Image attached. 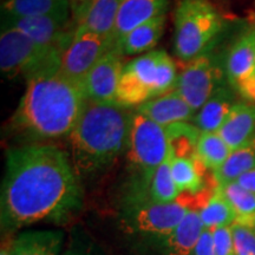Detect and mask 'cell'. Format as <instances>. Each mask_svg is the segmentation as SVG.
Returning <instances> with one entry per match:
<instances>
[{"mask_svg": "<svg viewBox=\"0 0 255 255\" xmlns=\"http://www.w3.org/2000/svg\"><path fill=\"white\" fill-rule=\"evenodd\" d=\"M122 57L113 47L91 69L81 84L87 101L116 103L117 90L124 68Z\"/></svg>", "mask_w": 255, "mask_h": 255, "instance_id": "7c38bea8", "label": "cell"}, {"mask_svg": "<svg viewBox=\"0 0 255 255\" xmlns=\"http://www.w3.org/2000/svg\"><path fill=\"white\" fill-rule=\"evenodd\" d=\"M205 231L200 213L189 210L180 225L167 238L164 247L168 255H194V251Z\"/></svg>", "mask_w": 255, "mask_h": 255, "instance_id": "7402d4cb", "label": "cell"}, {"mask_svg": "<svg viewBox=\"0 0 255 255\" xmlns=\"http://www.w3.org/2000/svg\"><path fill=\"white\" fill-rule=\"evenodd\" d=\"M0 255H12L11 246H2L1 251H0Z\"/></svg>", "mask_w": 255, "mask_h": 255, "instance_id": "d590c367", "label": "cell"}, {"mask_svg": "<svg viewBox=\"0 0 255 255\" xmlns=\"http://www.w3.org/2000/svg\"><path fill=\"white\" fill-rule=\"evenodd\" d=\"M235 104L234 90L222 85L195 114L194 124L201 132H218Z\"/></svg>", "mask_w": 255, "mask_h": 255, "instance_id": "ac0fdd59", "label": "cell"}, {"mask_svg": "<svg viewBox=\"0 0 255 255\" xmlns=\"http://www.w3.org/2000/svg\"><path fill=\"white\" fill-rule=\"evenodd\" d=\"M225 72L233 90L247 103H255V26L244 32L229 50Z\"/></svg>", "mask_w": 255, "mask_h": 255, "instance_id": "30bf717a", "label": "cell"}, {"mask_svg": "<svg viewBox=\"0 0 255 255\" xmlns=\"http://www.w3.org/2000/svg\"><path fill=\"white\" fill-rule=\"evenodd\" d=\"M178 73L175 62L163 50H152L124 65L116 103L139 107L145 102L175 90Z\"/></svg>", "mask_w": 255, "mask_h": 255, "instance_id": "277c9868", "label": "cell"}, {"mask_svg": "<svg viewBox=\"0 0 255 255\" xmlns=\"http://www.w3.org/2000/svg\"><path fill=\"white\" fill-rule=\"evenodd\" d=\"M2 26L23 31L32 39L43 45L64 52L70 45L76 32L73 21H60L47 17H4Z\"/></svg>", "mask_w": 255, "mask_h": 255, "instance_id": "4fadbf2b", "label": "cell"}, {"mask_svg": "<svg viewBox=\"0 0 255 255\" xmlns=\"http://www.w3.org/2000/svg\"><path fill=\"white\" fill-rule=\"evenodd\" d=\"M222 85L223 71L216 59L202 55L188 62L178 75L175 91L196 114Z\"/></svg>", "mask_w": 255, "mask_h": 255, "instance_id": "ba28073f", "label": "cell"}, {"mask_svg": "<svg viewBox=\"0 0 255 255\" xmlns=\"http://www.w3.org/2000/svg\"><path fill=\"white\" fill-rule=\"evenodd\" d=\"M136 110L163 128L177 122H189L195 116V111L175 90L145 102Z\"/></svg>", "mask_w": 255, "mask_h": 255, "instance_id": "2e32d148", "label": "cell"}, {"mask_svg": "<svg viewBox=\"0 0 255 255\" xmlns=\"http://www.w3.org/2000/svg\"><path fill=\"white\" fill-rule=\"evenodd\" d=\"M63 52L43 45L23 31L11 26L1 27L0 69L7 78H28L43 72L59 70Z\"/></svg>", "mask_w": 255, "mask_h": 255, "instance_id": "8992f818", "label": "cell"}, {"mask_svg": "<svg viewBox=\"0 0 255 255\" xmlns=\"http://www.w3.org/2000/svg\"><path fill=\"white\" fill-rule=\"evenodd\" d=\"M62 255H103L100 248L92 244L90 239L84 235L76 234L70 241L68 248L63 252Z\"/></svg>", "mask_w": 255, "mask_h": 255, "instance_id": "4dcf8cb0", "label": "cell"}, {"mask_svg": "<svg viewBox=\"0 0 255 255\" xmlns=\"http://www.w3.org/2000/svg\"><path fill=\"white\" fill-rule=\"evenodd\" d=\"M169 151L176 158H194L201 131L195 124L177 122L165 127Z\"/></svg>", "mask_w": 255, "mask_h": 255, "instance_id": "cb8c5ba5", "label": "cell"}, {"mask_svg": "<svg viewBox=\"0 0 255 255\" xmlns=\"http://www.w3.org/2000/svg\"><path fill=\"white\" fill-rule=\"evenodd\" d=\"M113 47L110 37L76 30L72 41L62 55L59 73L81 85L91 69Z\"/></svg>", "mask_w": 255, "mask_h": 255, "instance_id": "9c48e42d", "label": "cell"}, {"mask_svg": "<svg viewBox=\"0 0 255 255\" xmlns=\"http://www.w3.org/2000/svg\"><path fill=\"white\" fill-rule=\"evenodd\" d=\"M189 209L178 201L170 203L143 202L130 213V226L133 231L146 235L167 238L180 225Z\"/></svg>", "mask_w": 255, "mask_h": 255, "instance_id": "8fae6325", "label": "cell"}, {"mask_svg": "<svg viewBox=\"0 0 255 255\" xmlns=\"http://www.w3.org/2000/svg\"><path fill=\"white\" fill-rule=\"evenodd\" d=\"M206 170L207 168L196 156L194 158H176L171 156V174L180 194H197L207 188Z\"/></svg>", "mask_w": 255, "mask_h": 255, "instance_id": "603a6c76", "label": "cell"}, {"mask_svg": "<svg viewBox=\"0 0 255 255\" xmlns=\"http://www.w3.org/2000/svg\"><path fill=\"white\" fill-rule=\"evenodd\" d=\"M194 255H216L212 231L208 229L203 231L194 251Z\"/></svg>", "mask_w": 255, "mask_h": 255, "instance_id": "d6a6232c", "label": "cell"}, {"mask_svg": "<svg viewBox=\"0 0 255 255\" xmlns=\"http://www.w3.org/2000/svg\"><path fill=\"white\" fill-rule=\"evenodd\" d=\"M199 213L205 229L212 232L218 228L231 227L237 220L231 203L223 195L221 188L219 186L213 196L210 197L208 202L203 206V208Z\"/></svg>", "mask_w": 255, "mask_h": 255, "instance_id": "484cf974", "label": "cell"}, {"mask_svg": "<svg viewBox=\"0 0 255 255\" xmlns=\"http://www.w3.org/2000/svg\"><path fill=\"white\" fill-rule=\"evenodd\" d=\"M235 182H237L239 186L245 188V189L250 190L252 193L255 194V168H253L250 171H247L246 174L241 175Z\"/></svg>", "mask_w": 255, "mask_h": 255, "instance_id": "836d02e7", "label": "cell"}, {"mask_svg": "<svg viewBox=\"0 0 255 255\" xmlns=\"http://www.w3.org/2000/svg\"><path fill=\"white\" fill-rule=\"evenodd\" d=\"M180 196L176 184L171 174V155L156 169L149 187V202L170 203Z\"/></svg>", "mask_w": 255, "mask_h": 255, "instance_id": "f1b7e54d", "label": "cell"}, {"mask_svg": "<svg viewBox=\"0 0 255 255\" xmlns=\"http://www.w3.org/2000/svg\"><path fill=\"white\" fill-rule=\"evenodd\" d=\"M169 2L170 0H121L113 33L114 47L133 28L165 14Z\"/></svg>", "mask_w": 255, "mask_h": 255, "instance_id": "5bb4252c", "label": "cell"}, {"mask_svg": "<svg viewBox=\"0 0 255 255\" xmlns=\"http://www.w3.org/2000/svg\"><path fill=\"white\" fill-rule=\"evenodd\" d=\"M237 255H255V227L233 223L231 226Z\"/></svg>", "mask_w": 255, "mask_h": 255, "instance_id": "f546056e", "label": "cell"}, {"mask_svg": "<svg viewBox=\"0 0 255 255\" xmlns=\"http://www.w3.org/2000/svg\"><path fill=\"white\" fill-rule=\"evenodd\" d=\"M255 168V143L246 148L238 149L231 152L227 161L216 171H213L218 186L235 182L241 175Z\"/></svg>", "mask_w": 255, "mask_h": 255, "instance_id": "d4e9b609", "label": "cell"}, {"mask_svg": "<svg viewBox=\"0 0 255 255\" xmlns=\"http://www.w3.org/2000/svg\"><path fill=\"white\" fill-rule=\"evenodd\" d=\"M120 2L121 0H88L82 13L75 20L76 30L113 39Z\"/></svg>", "mask_w": 255, "mask_h": 255, "instance_id": "e0dca14e", "label": "cell"}, {"mask_svg": "<svg viewBox=\"0 0 255 255\" xmlns=\"http://www.w3.org/2000/svg\"><path fill=\"white\" fill-rule=\"evenodd\" d=\"M174 52L183 62L206 55L223 27V19L209 0H180L175 9Z\"/></svg>", "mask_w": 255, "mask_h": 255, "instance_id": "5b68a950", "label": "cell"}, {"mask_svg": "<svg viewBox=\"0 0 255 255\" xmlns=\"http://www.w3.org/2000/svg\"><path fill=\"white\" fill-rule=\"evenodd\" d=\"M216 255H237L231 227H222L213 231Z\"/></svg>", "mask_w": 255, "mask_h": 255, "instance_id": "1f68e13d", "label": "cell"}, {"mask_svg": "<svg viewBox=\"0 0 255 255\" xmlns=\"http://www.w3.org/2000/svg\"><path fill=\"white\" fill-rule=\"evenodd\" d=\"M4 17H47L60 21H73L68 0H6Z\"/></svg>", "mask_w": 255, "mask_h": 255, "instance_id": "d6986e66", "label": "cell"}, {"mask_svg": "<svg viewBox=\"0 0 255 255\" xmlns=\"http://www.w3.org/2000/svg\"><path fill=\"white\" fill-rule=\"evenodd\" d=\"M165 20V14H162L139 25L126 34L114 49L119 51L122 56H135L148 51L150 52L163 34Z\"/></svg>", "mask_w": 255, "mask_h": 255, "instance_id": "44dd1931", "label": "cell"}, {"mask_svg": "<svg viewBox=\"0 0 255 255\" xmlns=\"http://www.w3.org/2000/svg\"><path fill=\"white\" fill-rule=\"evenodd\" d=\"M128 157L137 174V197L149 190L156 169L169 156V144L165 129L154 121L135 110L128 137Z\"/></svg>", "mask_w": 255, "mask_h": 255, "instance_id": "52a82bcc", "label": "cell"}, {"mask_svg": "<svg viewBox=\"0 0 255 255\" xmlns=\"http://www.w3.org/2000/svg\"><path fill=\"white\" fill-rule=\"evenodd\" d=\"M70 11H71V19L75 23V20L79 17V14L82 13L83 8L87 5L88 0H68Z\"/></svg>", "mask_w": 255, "mask_h": 255, "instance_id": "e575fe53", "label": "cell"}, {"mask_svg": "<svg viewBox=\"0 0 255 255\" xmlns=\"http://www.w3.org/2000/svg\"><path fill=\"white\" fill-rule=\"evenodd\" d=\"M231 152L219 132H201L195 156L208 170L216 171L221 168Z\"/></svg>", "mask_w": 255, "mask_h": 255, "instance_id": "4316f807", "label": "cell"}, {"mask_svg": "<svg viewBox=\"0 0 255 255\" xmlns=\"http://www.w3.org/2000/svg\"><path fill=\"white\" fill-rule=\"evenodd\" d=\"M64 233L55 229L28 231L12 241V255H60Z\"/></svg>", "mask_w": 255, "mask_h": 255, "instance_id": "ffe728a7", "label": "cell"}, {"mask_svg": "<svg viewBox=\"0 0 255 255\" xmlns=\"http://www.w3.org/2000/svg\"><path fill=\"white\" fill-rule=\"evenodd\" d=\"M0 196L2 232L38 222H63L82 207L78 174L69 155L52 144L9 149Z\"/></svg>", "mask_w": 255, "mask_h": 255, "instance_id": "6da1fadb", "label": "cell"}, {"mask_svg": "<svg viewBox=\"0 0 255 255\" xmlns=\"http://www.w3.org/2000/svg\"><path fill=\"white\" fill-rule=\"evenodd\" d=\"M87 104L81 85L59 70L28 78L26 90L12 117V129L33 139L68 137Z\"/></svg>", "mask_w": 255, "mask_h": 255, "instance_id": "7a4b0ae2", "label": "cell"}, {"mask_svg": "<svg viewBox=\"0 0 255 255\" xmlns=\"http://www.w3.org/2000/svg\"><path fill=\"white\" fill-rule=\"evenodd\" d=\"M220 188L234 210L237 216L235 222L255 227V194L239 186L237 182L228 183Z\"/></svg>", "mask_w": 255, "mask_h": 255, "instance_id": "83f0119b", "label": "cell"}, {"mask_svg": "<svg viewBox=\"0 0 255 255\" xmlns=\"http://www.w3.org/2000/svg\"><path fill=\"white\" fill-rule=\"evenodd\" d=\"M219 135L232 151L246 148L255 143V107L247 102L233 107L226 122L220 128Z\"/></svg>", "mask_w": 255, "mask_h": 255, "instance_id": "9a60e30c", "label": "cell"}, {"mask_svg": "<svg viewBox=\"0 0 255 255\" xmlns=\"http://www.w3.org/2000/svg\"><path fill=\"white\" fill-rule=\"evenodd\" d=\"M132 114L117 103L87 101L68 136L71 162L78 175L103 170L127 149Z\"/></svg>", "mask_w": 255, "mask_h": 255, "instance_id": "3957f363", "label": "cell"}]
</instances>
